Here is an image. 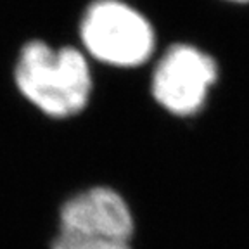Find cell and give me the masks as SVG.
Returning <instances> with one entry per match:
<instances>
[{
	"label": "cell",
	"mask_w": 249,
	"mask_h": 249,
	"mask_svg": "<svg viewBox=\"0 0 249 249\" xmlns=\"http://www.w3.org/2000/svg\"><path fill=\"white\" fill-rule=\"evenodd\" d=\"M135 230L137 220L126 197L111 185H92L62 202L55 232L133 242Z\"/></svg>",
	"instance_id": "cell-4"
},
{
	"label": "cell",
	"mask_w": 249,
	"mask_h": 249,
	"mask_svg": "<svg viewBox=\"0 0 249 249\" xmlns=\"http://www.w3.org/2000/svg\"><path fill=\"white\" fill-rule=\"evenodd\" d=\"M223 2H229L233 5H249V0H223Z\"/></svg>",
	"instance_id": "cell-6"
},
{
	"label": "cell",
	"mask_w": 249,
	"mask_h": 249,
	"mask_svg": "<svg viewBox=\"0 0 249 249\" xmlns=\"http://www.w3.org/2000/svg\"><path fill=\"white\" fill-rule=\"evenodd\" d=\"M47 249H135V244L128 241H116V239L55 232Z\"/></svg>",
	"instance_id": "cell-5"
},
{
	"label": "cell",
	"mask_w": 249,
	"mask_h": 249,
	"mask_svg": "<svg viewBox=\"0 0 249 249\" xmlns=\"http://www.w3.org/2000/svg\"><path fill=\"white\" fill-rule=\"evenodd\" d=\"M12 80L31 107L57 121L87 111L95 89L92 61L80 47H54L42 38H31L21 45Z\"/></svg>",
	"instance_id": "cell-1"
},
{
	"label": "cell",
	"mask_w": 249,
	"mask_h": 249,
	"mask_svg": "<svg viewBox=\"0 0 249 249\" xmlns=\"http://www.w3.org/2000/svg\"><path fill=\"white\" fill-rule=\"evenodd\" d=\"M78 47L92 62L139 70L158 55V31L144 11L126 0H92L78 21Z\"/></svg>",
	"instance_id": "cell-2"
},
{
	"label": "cell",
	"mask_w": 249,
	"mask_h": 249,
	"mask_svg": "<svg viewBox=\"0 0 249 249\" xmlns=\"http://www.w3.org/2000/svg\"><path fill=\"white\" fill-rule=\"evenodd\" d=\"M218 80L220 66L210 52L194 43L175 42L152 61L149 90L164 113L192 118L206 107Z\"/></svg>",
	"instance_id": "cell-3"
}]
</instances>
